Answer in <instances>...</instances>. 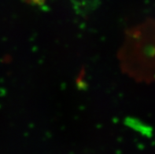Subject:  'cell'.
I'll use <instances>...</instances> for the list:
<instances>
[{
  "label": "cell",
  "instance_id": "6da1fadb",
  "mask_svg": "<svg viewBox=\"0 0 155 154\" xmlns=\"http://www.w3.org/2000/svg\"><path fill=\"white\" fill-rule=\"evenodd\" d=\"M25 2L28 3L33 4V5H38V6H42L45 2V0H24Z\"/></svg>",
  "mask_w": 155,
  "mask_h": 154
}]
</instances>
